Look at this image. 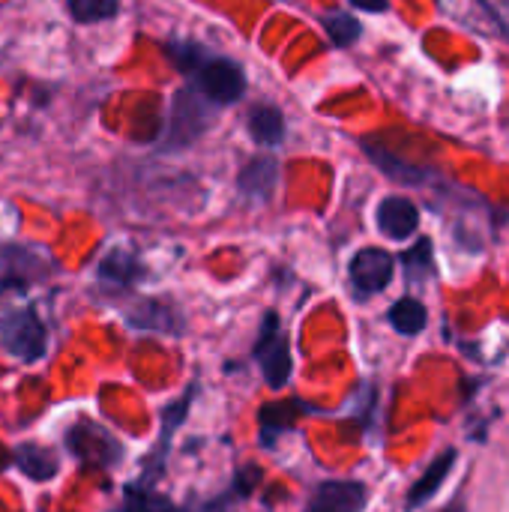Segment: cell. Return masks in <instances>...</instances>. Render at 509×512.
<instances>
[{
	"instance_id": "1",
	"label": "cell",
	"mask_w": 509,
	"mask_h": 512,
	"mask_svg": "<svg viewBox=\"0 0 509 512\" xmlns=\"http://www.w3.org/2000/svg\"><path fill=\"white\" fill-rule=\"evenodd\" d=\"M168 57L189 78L195 93L213 105H234L246 93L243 66L225 54H213L198 42H168Z\"/></svg>"
},
{
	"instance_id": "2",
	"label": "cell",
	"mask_w": 509,
	"mask_h": 512,
	"mask_svg": "<svg viewBox=\"0 0 509 512\" xmlns=\"http://www.w3.org/2000/svg\"><path fill=\"white\" fill-rule=\"evenodd\" d=\"M0 345L6 354H12L15 360L33 363L45 354V327L36 318L33 309H15L0 321Z\"/></svg>"
},
{
	"instance_id": "3",
	"label": "cell",
	"mask_w": 509,
	"mask_h": 512,
	"mask_svg": "<svg viewBox=\"0 0 509 512\" xmlns=\"http://www.w3.org/2000/svg\"><path fill=\"white\" fill-rule=\"evenodd\" d=\"M255 360L267 378V384L273 390H282L291 378V348H288V339L279 327V315L276 312H267L264 315V324H261V336H258V345H255Z\"/></svg>"
},
{
	"instance_id": "4",
	"label": "cell",
	"mask_w": 509,
	"mask_h": 512,
	"mask_svg": "<svg viewBox=\"0 0 509 512\" xmlns=\"http://www.w3.org/2000/svg\"><path fill=\"white\" fill-rule=\"evenodd\" d=\"M393 273H396V258L390 252L378 249V246L360 249L351 258V267H348V276H351V285H354L357 297L381 294L393 282Z\"/></svg>"
},
{
	"instance_id": "5",
	"label": "cell",
	"mask_w": 509,
	"mask_h": 512,
	"mask_svg": "<svg viewBox=\"0 0 509 512\" xmlns=\"http://www.w3.org/2000/svg\"><path fill=\"white\" fill-rule=\"evenodd\" d=\"M66 441H69V450H72L81 462H87V465L108 468V465L120 462V456H123V450L117 447V441H114L105 429H99L96 423H90V420L75 423V426L66 432Z\"/></svg>"
},
{
	"instance_id": "6",
	"label": "cell",
	"mask_w": 509,
	"mask_h": 512,
	"mask_svg": "<svg viewBox=\"0 0 509 512\" xmlns=\"http://www.w3.org/2000/svg\"><path fill=\"white\" fill-rule=\"evenodd\" d=\"M366 501H369V492L363 483L333 480L315 489L306 512H363Z\"/></svg>"
},
{
	"instance_id": "7",
	"label": "cell",
	"mask_w": 509,
	"mask_h": 512,
	"mask_svg": "<svg viewBox=\"0 0 509 512\" xmlns=\"http://www.w3.org/2000/svg\"><path fill=\"white\" fill-rule=\"evenodd\" d=\"M378 228L390 240H408L420 228V210L405 195H390L378 204Z\"/></svg>"
},
{
	"instance_id": "8",
	"label": "cell",
	"mask_w": 509,
	"mask_h": 512,
	"mask_svg": "<svg viewBox=\"0 0 509 512\" xmlns=\"http://www.w3.org/2000/svg\"><path fill=\"white\" fill-rule=\"evenodd\" d=\"M456 459H459V453H456V450L441 453V456H438V459L423 471V477L411 486V492H408V498H405V510L414 512V510H420L423 504H429V501L438 495V489L444 486V480L450 477V471H453Z\"/></svg>"
},
{
	"instance_id": "9",
	"label": "cell",
	"mask_w": 509,
	"mask_h": 512,
	"mask_svg": "<svg viewBox=\"0 0 509 512\" xmlns=\"http://www.w3.org/2000/svg\"><path fill=\"white\" fill-rule=\"evenodd\" d=\"M363 150L375 159V165H378L387 177H393V180H399V183H405V186H423V183L429 180V174H426L423 168H417L414 162L396 156L393 150H387L384 144H378V141H372V138L363 141Z\"/></svg>"
},
{
	"instance_id": "10",
	"label": "cell",
	"mask_w": 509,
	"mask_h": 512,
	"mask_svg": "<svg viewBox=\"0 0 509 512\" xmlns=\"http://www.w3.org/2000/svg\"><path fill=\"white\" fill-rule=\"evenodd\" d=\"M276 177H279V162L273 156H255L240 174V189H243V195L264 201V198H270Z\"/></svg>"
},
{
	"instance_id": "11",
	"label": "cell",
	"mask_w": 509,
	"mask_h": 512,
	"mask_svg": "<svg viewBox=\"0 0 509 512\" xmlns=\"http://www.w3.org/2000/svg\"><path fill=\"white\" fill-rule=\"evenodd\" d=\"M249 135L261 144V147H276L285 138V117L276 105H255L249 111Z\"/></svg>"
},
{
	"instance_id": "12",
	"label": "cell",
	"mask_w": 509,
	"mask_h": 512,
	"mask_svg": "<svg viewBox=\"0 0 509 512\" xmlns=\"http://www.w3.org/2000/svg\"><path fill=\"white\" fill-rule=\"evenodd\" d=\"M426 321H429L426 306H423L420 300H414V297H402L399 303L390 306V324H393V330L402 333V336H417V333H423V330H426Z\"/></svg>"
},
{
	"instance_id": "13",
	"label": "cell",
	"mask_w": 509,
	"mask_h": 512,
	"mask_svg": "<svg viewBox=\"0 0 509 512\" xmlns=\"http://www.w3.org/2000/svg\"><path fill=\"white\" fill-rule=\"evenodd\" d=\"M15 462H18V468H21L27 477H33V480H48V477H54V471H57L54 453H51V450H42V447H36V444L21 447V450L15 453Z\"/></svg>"
},
{
	"instance_id": "14",
	"label": "cell",
	"mask_w": 509,
	"mask_h": 512,
	"mask_svg": "<svg viewBox=\"0 0 509 512\" xmlns=\"http://www.w3.org/2000/svg\"><path fill=\"white\" fill-rule=\"evenodd\" d=\"M321 21H324L327 36H330L333 45H339V48H351V45L360 39V33H363L360 21H357L354 15H348V12H327Z\"/></svg>"
},
{
	"instance_id": "15",
	"label": "cell",
	"mask_w": 509,
	"mask_h": 512,
	"mask_svg": "<svg viewBox=\"0 0 509 512\" xmlns=\"http://www.w3.org/2000/svg\"><path fill=\"white\" fill-rule=\"evenodd\" d=\"M69 15L78 24H96V21H108L120 12V0H66Z\"/></svg>"
},
{
	"instance_id": "16",
	"label": "cell",
	"mask_w": 509,
	"mask_h": 512,
	"mask_svg": "<svg viewBox=\"0 0 509 512\" xmlns=\"http://www.w3.org/2000/svg\"><path fill=\"white\" fill-rule=\"evenodd\" d=\"M135 276H138V264H135V258H132L129 252H123V249L105 255L102 264H99V279L126 285V282H132Z\"/></svg>"
},
{
	"instance_id": "17",
	"label": "cell",
	"mask_w": 509,
	"mask_h": 512,
	"mask_svg": "<svg viewBox=\"0 0 509 512\" xmlns=\"http://www.w3.org/2000/svg\"><path fill=\"white\" fill-rule=\"evenodd\" d=\"M402 264H405V273L411 282H420L423 276H429L432 273V243L423 237L411 252L402 255Z\"/></svg>"
},
{
	"instance_id": "18",
	"label": "cell",
	"mask_w": 509,
	"mask_h": 512,
	"mask_svg": "<svg viewBox=\"0 0 509 512\" xmlns=\"http://www.w3.org/2000/svg\"><path fill=\"white\" fill-rule=\"evenodd\" d=\"M171 309L159 306V303H144L141 306V315L132 312L129 315V324L132 327H150V330H171Z\"/></svg>"
},
{
	"instance_id": "19",
	"label": "cell",
	"mask_w": 509,
	"mask_h": 512,
	"mask_svg": "<svg viewBox=\"0 0 509 512\" xmlns=\"http://www.w3.org/2000/svg\"><path fill=\"white\" fill-rule=\"evenodd\" d=\"M351 3L363 12H387L390 9V0H351Z\"/></svg>"
},
{
	"instance_id": "20",
	"label": "cell",
	"mask_w": 509,
	"mask_h": 512,
	"mask_svg": "<svg viewBox=\"0 0 509 512\" xmlns=\"http://www.w3.org/2000/svg\"><path fill=\"white\" fill-rule=\"evenodd\" d=\"M276 3H279V0H276Z\"/></svg>"
}]
</instances>
